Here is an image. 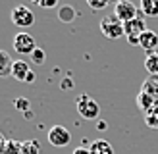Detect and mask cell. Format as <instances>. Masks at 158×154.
<instances>
[{"instance_id": "1", "label": "cell", "mask_w": 158, "mask_h": 154, "mask_svg": "<svg viewBox=\"0 0 158 154\" xmlns=\"http://www.w3.org/2000/svg\"><path fill=\"white\" fill-rule=\"evenodd\" d=\"M145 31H147V23H145L143 14H139L135 19L123 23V33H125V37H127V41L131 44H139V37L143 35Z\"/></svg>"}, {"instance_id": "2", "label": "cell", "mask_w": 158, "mask_h": 154, "mask_svg": "<svg viewBox=\"0 0 158 154\" xmlns=\"http://www.w3.org/2000/svg\"><path fill=\"white\" fill-rule=\"evenodd\" d=\"M100 31L106 38H120L123 37V21H120L116 15H106L100 19Z\"/></svg>"}, {"instance_id": "3", "label": "cell", "mask_w": 158, "mask_h": 154, "mask_svg": "<svg viewBox=\"0 0 158 154\" xmlns=\"http://www.w3.org/2000/svg\"><path fill=\"white\" fill-rule=\"evenodd\" d=\"M14 50L18 54H21V56H31V54L37 50L35 37L25 33V31H19V33L14 37Z\"/></svg>"}, {"instance_id": "4", "label": "cell", "mask_w": 158, "mask_h": 154, "mask_svg": "<svg viewBox=\"0 0 158 154\" xmlns=\"http://www.w3.org/2000/svg\"><path fill=\"white\" fill-rule=\"evenodd\" d=\"M77 112L85 120H97L98 114H100V106L89 95H81V96H77Z\"/></svg>"}, {"instance_id": "5", "label": "cell", "mask_w": 158, "mask_h": 154, "mask_svg": "<svg viewBox=\"0 0 158 154\" xmlns=\"http://www.w3.org/2000/svg\"><path fill=\"white\" fill-rule=\"evenodd\" d=\"M12 23L19 29H27L35 23V14L29 10L27 6H15L12 10Z\"/></svg>"}, {"instance_id": "6", "label": "cell", "mask_w": 158, "mask_h": 154, "mask_svg": "<svg viewBox=\"0 0 158 154\" xmlns=\"http://www.w3.org/2000/svg\"><path fill=\"white\" fill-rule=\"evenodd\" d=\"M114 15L120 21H131V19H135L137 15H139V10H137V6L129 2V0H122V2H118L114 6Z\"/></svg>"}, {"instance_id": "7", "label": "cell", "mask_w": 158, "mask_h": 154, "mask_svg": "<svg viewBox=\"0 0 158 154\" xmlns=\"http://www.w3.org/2000/svg\"><path fill=\"white\" fill-rule=\"evenodd\" d=\"M69 141H72V133L64 127V125H54V127H50V131H48V143L52 144V146H66V144H69Z\"/></svg>"}, {"instance_id": "8", "label": "cell", "mask_w": 158, "mask_h": 154, "mask_svg": "<svg viewBox=\"0 0 158 154\" xmlns=\"http://www.w3.org/2000/svg\"><path fill=\"white\" fill-rule=\"evenodd\" d=\"M139 46H141L143 50H147L148 54L154 52V50H156V46H158V35L154 33V31L147 29L145 33L139 37Z\"/></svg>"}, {"instance_id": "9", "label": "cell", "mask_w": 158, "mask_h": 154, "mask_svg": "<svg viewBox=\"0 0 158 154\" xmlns=\"http://www.w3.org/2000/svg\"><path fill=\"white\" fill-rule=\"evenodd\" d=\"M29 71H31V67H29V64L25 60H14V66H12V77L14 79L25 83Z\"/></svg>"}, {"instance_id": "10", "label": "cell", "mask_w": 158, "mask_h": 154, "mask_svg": "<svg viewBox=\"0 0 158 154\" xmlns=\"http://www.w3.org/2000/svg\"><path fill=\"white\" fill-rule=\"evenodd\" d=\"M156 104H158V98L152 96V95H148V92L141 91L139 95H137V106H139V110H143L145 114H147L148 110H152Z\"/></svg>"}, {"instance_id": "11", "label": "cell", "mask_w": 158, "mask_h": 154, "mask_svg": "<svg viewBox=\"0 0 158 154\" xmlns=\"http://www.w3.org/2000/svg\"><path fill=\"white\" fill-rule=\"evenodd\" d=\"M12 66H14L12 56L6 50H0V77H2V79L12 75Z\"/></svg>"}, {"instance_id": "12", "label": "cell", "mask_w": 158, "mask_h": 154, "mask_svg": "<svg viewBox=\"0 0 158 154\" xmlns=\"http://www.w3.org/2000/svg\"><path fill=\"white\" fill-rule=\"evenodd\" d=\"M89 152L91 154H114V148H112V144L108 141H104V139H97L94 143H91Z\"/></svg>"}, {"instance_id": "13", "label": "cell", "mask_w": 158, "mask_h": 154, "mask_svg": "<svg viewBox=\"0 0 158 154\" xmlns=\"http://www.w3.org/2000/svg\"><path fill=\"white\" fill-rule=\"evenodd\" d=\"M141 14L147 18H158V0H141Z\"/></svg>"}, {"instance_id": "14", "label": "cell", "mask_w": 158, "mask_h": 154, "mask_svg": "<svg viewBox=\"0 0 158 154\" xmlns=\"http://www.w3.org/2000/svg\"><path fill=\"white\" fill-rule=\"evenodd\" d=\"M145 69L152 77H158V52H151L145 58Z\"/></svg>"}, {"instance_id": "15", "label": "cell", "mask_w": 158, "mask_h": 154, "mask_svg": "<svg viewBox=\"0 0 158 154\" xmlns=\"http://www.w3.org/2000/svg\"><path fill=\"white\" fill-rule=\"evenodd\" d=\"M75 15H77V14H75V10H73V6H62L60 10H58V19L64 21V23L73 21Z\"/></svg>"}, {"instance_id": "16", "label": "cell", "mask_w": 158, "mask_h": 154, "mask_svg": "<svg viewBox=\"0 0 158 154\" xmlns=\"http://www.w3.org/2000/svg\"><path fill=\"white\" fill-rule=\"evenodd\" d=\"M141 91H145L148 92V95H152L158 98V77H148V79L143 83V89Z\"/></svg>"}, {"instance_id": "17", "label": "cell", "mask_w": 158, "mask_h": 154, "mask_svg": "<svg viewBox=\"0 0 158 154\" xmlns=\"http://www.w3.org/2000/svg\"><path fill=\"white\" fill-rule=\"evenodd\" d=\"M145 123L151 129H158V104L152 108V110H148L145 114Z\"/></svg>"}, {"instance_id": "18", "label": "cell", "mask_w": 158, "mask_h": 154, "mask_svg": "<svg viewBox=\"0 0 158 154\" xmlns=\"http://www.w3.org/2000/svg\"><path fill=\"white\" fill-rule=\"evenodd\" d=\"M31 62H35L37 66H43L44 62H46V52H44L43 48H39V46H37V50L31 54Z\"/></svg>"}, {"instance_id": "19", "label": "cell", "mask_w": 158, "mask_h": 154, "mask_svg": "<svg viewBox=\"0 0 158 154\" xmlns=\"http://www.w3.org/2000/svg\"><path fill=\"white\" fill-rule=\"evenodd\" d=\"M91 10H104V8L110 4V0H87Z\"/></svg>"}, {"instance_id": "20", "label": "cell", "mask_w": 158, "mask_h": 154, "mask_svg": "<svg viewBox=\"0 0 158 154\" xmlns=\"http://www.w3.org/2000/svg\"><path fill=\"white\" fill-rule=\"evenodd\" d=\"M14 106L18 108V110H29V100L27 98H15Z\"/></svg>"}, {"instance_id": "21", "label": "cell", "mask_w": 158, "mask_h": 154, "mask_svg": "<svg viewBox=\"0 0 158 154\" xmlns=\"http://www.w3.org/2000/svg\"><path fill=\"white\" fill-rule=\"evenodd\" d=\"M37 4L41 8H44V10H48V8H54L58 4V0H37Z\"/></svg>"}, {"instance_id": "22", "label": "cell", "mask_w": 158, "mask_h": 154, "mask_svg": "<svg viewBox=\"0 0 158 154\" xmlns=\"http://www.w3.org/2000/svg\"><path fill=\"white\" fill-rule=\"evenodd\" d=\"M6 146H8V141L4 139V135L0 133V154H6Z\"/></svg>"}, {"instance_id": "23", "label": "cell", "mask_w": 158, "mask_h": 154, "mask_svg": "<svg viewBox=\"0 0 158 154\" xmlns=\"http://www.w3.org/2000/svg\"><path fill=\"white\" fill-rule=\"evenodd\" d=\"M72 87H73L72 79H64V81H62V89H72Z\"/></svg>"}, {"instance_id": "24", "label": "cell", "mask_w": 158, "mask_h": 154, "mask_svg": "<svg viewBox=\"0 0 158 154\" xmlns=\"http://www.w3.org/2000/svg\"><path fill=\"white\" fill-rule=\"evenodd\" d=\"M37 79V75H35V71H33V69H31V71H29V75H27V79H25V83H33Z\"/></svg>"}, {"instance_id": "25", "label": "cell", "mask_w": 158, "mask_h": 154, "mask_svg": "<svg viewBox=\"0 0 158 154\" xmlns=\"http://www.w3.org/2000/svg\"><path fill=\"white\" fill-rule=\"evenodd\" d=\"M73 154H91V152H89V148H83V146H79V148L73 150Z\"/></svg>"}, {"instance_id": "26", "label": "cell", "mask_w": 158, "mask_h": 154, "mask_svg": "<svg viewBox=\"0 0 158 154\" xmlns=\"http://www.w3.org/2000/svg\"><path fill=\"white\" fill-rule=\"evenodd\" d=\"M97 127H98L100 131H104V129H106V121H102V120H100V121L97 123Z\"/></svg>"}, {"instance_id": "27", "label": "cell", "mask_w": 158, "mask_h": 154, "mask_svg": "<svg viewBox=\"0 0 158 154\" xmlns=\"http://www.w3.org/2000/svg\"><path fill=\"white\" fill-rule=\"evenodd\" d=\"M110 2H114V4H118V2H122V0H110Z\"/></svg>"}, {"instance_id": "28", "label": "cell", "mask_w": 158, "mask_h": 154, "mask_svg": "<svg viewBox=\"0 0 158 154\" xmlns=\"http://www.w3.org/2000/svg\"><path fill=\"white\" fill-rule=\"evenodd\" d=\"M31 2H37V0H31Z\"/></svg>"}]
</instances>
